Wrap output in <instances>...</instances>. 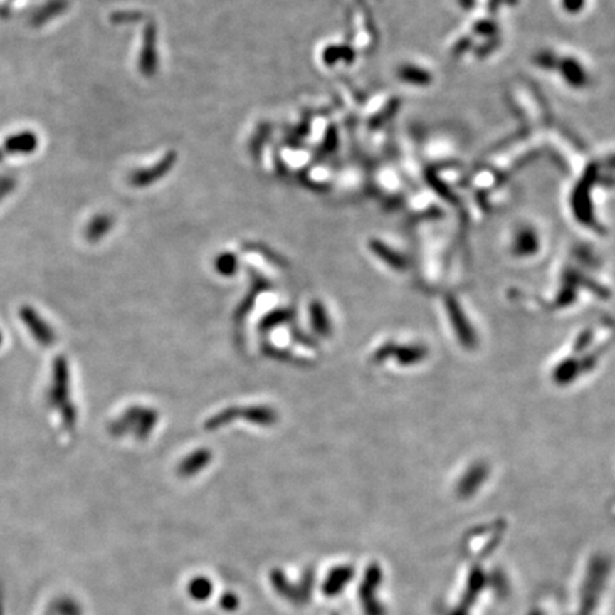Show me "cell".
I'll use <instances>...</instances> for the list:
<instances>
[{
  "instance_id": "obj_1",
  "label": "cell",
  "mask_w": 615,
  "mask_h": 615,
  "mask_svg": "<svg viewBox=\"0 0 615 615\" xmlns=\"http://www.w3.org/2000/svg\"><path fill=\"white\" fill-rule=\"evenodd\" d=\"M50 403L60 411L65 426L74 423V409L70 401L68 370L64 357H56L53 364V379L48 391Z\"/></svg>"
},
{
  "instance_id": "obj_2",
  "label": "cell",
  "mask_w": 615,
  "mask_h": 615,
  "mask_svg": "<svg viewBox=\"0 0 615 615\" xmlns=\"http://www.w3.org/2000/svg\"><path fill=\"white\" fill-rule=\"evenodd\" d=\"M20 317L33 335V337L37 340V343L46 347L54 345L56 333L53 327L31 306H21Z\"/></svg>"
},
{
  "instance_id": "obj_3",
  "label": "cell",
  "mask_w": 615,
  "mask_h": 615,
  "mask_svg": "<svg viewBox=\"0 0 615 615\" xmlns=\"http://www.w3.org/2000/svg\"><path fill=\"white\" fill-rule=\"evenodd\" d=\"M37 147V137L30 131L19 132L9 137L4 142V149L11 154H28Z\"/></svg>"
},
{
  "instance_id": "obj_4",
  "label": "cell",
  "mask_w": 615,
  "mask_h": 615,
  "mask_svg": "<svg viewBox=\"0 0 615 615\" xmlns=\"http://www.w3.org/2000/svg\"><path fill=\"white\" fill-rule=\"evenodd\" d=\"M350 575V571L347 568H339L332 575H329L327 582L325 585V594L326 595H336L340 588L347 582V578Z\"/></svg>"
},
{
  "instance_id": "obj_5",
  "label": "cell",
  "mask_w": 615,
  "mask_h": 615,
  "mask_svg": "<svg viewBox=\"0 0 615 615\" xmlns=\"http://www.w3.org/2000/svg\"><path fill=\"white\" fill-rule=\"evenodd\" d=\"M209 591H211V584H209V581L206 578H196V579H194L191 582L189 592L196 599L206 598L209 595Z\"/></svg>"
},
{
  "instance_id": "obj_6",
  "label": "cell",
  "mask_w": 615,
  "mask_h": 615,
  "mask_svg": "<svg viewBox=\"0 0 615 615\" xmlns=\"http://www.w3.org/2000/svg\"><path fill=\"white\" fill-rule=\"evenodd\" d=\"M14 179L10 177H1L0 178V201L14 188Z\"/></svg>"
},
{
  "instance_id": "obj_7",
  "label": "cell",
  "mask_w": 615,
  "mask_h": 615,
  "mask_svg": "<svg viewBox=\"0 0 615 615\" xmlns=\"http://www.w3.org/2000/svg\"><path fill=\"white\" fill-rule=\"evenodd\" d=\"M1 340H3V336H1V332H0V345H1Z\"/></svg>"
}]
</instances>
